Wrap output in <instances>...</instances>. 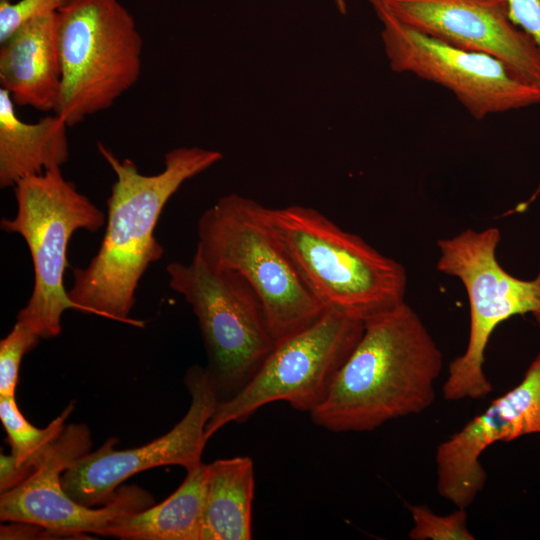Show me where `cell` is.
I'll return each mask as SVG.
<instances>
[{
  "mask_svg": "<svg viewBox=\"0 0 540 540\" xmlns=\"http://www.w3.org/2000/svg\"><path fill=\"white\" fill-rule=\"evenodd\" d=\"M14 101L0 88V187L62 167L69 159L67 123L59 115L26 123L16 114Z\"/></svg>",
  "mask_w": 540,
  "mask_h": 540,
  "instance_id": "cell-16",
  "label": "cell"
},
{
  "mask_svg": "<svg viewBox=\"0 0 540 540\" xmlns=\"http://www.w3.org/2000/svg\"><path fill=\"white\" fill-rule=\"evenodd\" d=\"M513 23L529 35L540 50V0H505Z\"/></svg>",
  "mask_w": 540,
  "mask_h": 540,
  "instance_id": "cell-23",
  "label": "cell"
},
{
  "mask_svg": "<svg viewBox=\"0 0 540 540\" xmlns=\"http://www.w3.org/2000/svg\"><path fill=\"white\" fill-rule=\"evenodd\" d=\"M364 321L327 309L308 327L276 343L254 377L232 397L218 401L207 423L209 440L229 423H243L263 406L284 401L296 410L316 409L358 343Z\"/></svg>",
  "mask_w": 540,
  "mask_h": 540,
  "instance_id": "cell-9",
  "label": "cell"
},
{
  "mask_svg": "<svg viewBox=\"0 0 540 540\" xmlns=\"http://www.w3.org/2000/svg\"><path fill=\"white\" fill-rule=\"evenodd\" d=\"M39 339L37 334L16 322L0 341V396L15 395L22 358Z\"/></svg>",
  "mask_w": 540,
  "mask_h": 540,
  "instance_id": "cell-21",
  "label": "cell"
},
{
  "mask_svg": "<svg viewBox=\"0 0 540 540\" xmlns=\"http://www.w3.org/2000/svg\"><path fill=\"white\" fill-rule=\"evenodd\" d=\"M334 2L341 14H345L347 12L346 0H334Z\"/></svg>",
  "mask_w": 540,
  "mask_h": 540,
  "instance_id": "cell-24",
  "label": "cell"
},
{
  "mask_svg": "<svg viewBox=\"0 0 540 540\" xmlns=\"http://www.w3.org/2000/svg\"><path fill=\"white\" fill-rule=\"evenodd\" d=\"M17 211L2 218L1 229L20 235L29 249L34 285L17 321L40 338L61 333L64 311L81 312L64 287L67 250L78 230L97 232L105 214L75 185L65 179L61 167L22 179L14 186Z\"/></svg>",
  "mask_w": 540,
  "mask_h": 540,
  "instance_id": "cell-6",
  "label": "cell"
},
{
  "mask_svg": "<svg viewBox=\"0 0 540 540\" xmlns=\"http://www.w3.org/2000/svg\"><path fill=\"white\" fill-rule=\"evenodd\" d=\"M57 42L55 113L68 127L109 109L140 77L142 37L119 0H69L57 12Z\"/></svg>",
  "mask_w": 540,
  "mask_h": 540,
  "instance_id": "cell-5",
  "label": "cell"
},
{
  "mask_svg": "<svg viewBox=\"0 0 540 540\" xmlns=\"http://www.w3.org/2000/svg\"><path fill=\"white\" fill-rule=\"evenodd\" d=\"M69 0H0V43L23 24L35 18L57 13Z\"/></svg>",
  "mask_w": 540,
  "mask_h": 540,
  "instance_id": "cell-22",
  "label": "cell"
},
{
  "mask_svg": "<svg viewBox=\"0 0 540 540\" xmlns=\"http://www.w3.org/2000/svg\"><path fill=\"white\" fill-rule=\"evenodd\" d=\"M368 1H371V0H368Z\"/></svg>",
  "mask_w": 540,
  "mask_h": 540,
  "instance_id": "cell-25",
  "label": "cell"
},
{
  "mask_svg": "<svg viewBox=\"0 0 540 540\" xmlns=\"http://www.w3.org/2000/svg\"><path fill=\"white\" fill-rule=\"evenodd\" d=\"M254 489L250 457L205 464L202 540L251 539Z\"/></svg>",
  "mask_w": 540,
  "mask_h": 540,
  "instance_id": "cell-17",
  "label": "cell"
},
{
  "mask_svg": "<svg viewBox=\"0 0 540 540\" xmlns=\"http://www.w3.org/2000/svg\"><path fill=\"white\" fill-rule=\"evenodd\" d=\"M498 228L467 229L438 241L440 272L458 278L467 293L470 311L465 352L450 364L443 385L449 401L478 399L492 391L484 372L485 350L493 331L514 315L530 313L540 326V268L531 280L510 275L499 264Z\"/></svg>",
  "mask_w": 540,
  "mask_h": 540,
  "instance_id": "cell-7",
  "label": "cell"
},
{
  "mask_svg": "<svg viewBox=\"0 0 540 540\" xmlns=\"http://www.w3.org/2000/svg\"><path fill=\"white\" fill-rule=\"evenodd\" d=\"M91 444L85 425L65 426L36 469L1 492V521L39 525L66 538L84 537L85 533L107 537L116 519L151 506L152 496L137 486L119 488L114 498L99 508L80 504L66 493L62 474L89 452Z\"/></svg>",
  "mask_w": 540,
  "mask_h": 540,
  "instance_id": "cell-11",
  "label": "cell"
},
{
  "mask_svg": "<svg viewBox=\"0 0 540 540\" xmlns=\"http://www.w3.org/2000/svg\"><path fill=\"white\" fill-rule=\"evenodd\" d=\"M166 273L198 320L219 401L232 397L276 345L258 296L241 276L209 266L196 253L189 263H169Z\"/></svg>",
  "mask_w": 540,
  "mask_h": 540,
  "instance_id": "cell-8",
  "label": "cell"
},
{
  "mask_svg": "<svg viewBox=\"0 0 540 540\" xmlns=\"http://www.w3.org/2000/svg\"><path fill=\"white\" fill-rule=\"evenodd\" d=\"M412 518V540H474L467 526L466 508L456 507L448 515H437L424 504L407 505Z\"/></svg>",
  "mask_w": 540,
  "mask_h": 540,
  "instance_id": "cell-20",
  "label": "cell"
},
{
  "mask_svg": "<svg viewBox=\"0 0 540 540\" xmlns=\"http://www.w3.org/2000/svg\"><path fill=\"white\" fill-rule=\"evenodd\" d=\"M191 397L184 417L166 434L140 447L115 450L117 439H108L88 452L61 477L66 493L85 506L105 505L129 477L145 470L178 465L191 470L201 464L208 441L206 426L219 401L207 368L191 367L185 376Z\"/></svg>",
  "mask_w": 540,
  "mask_h": 540,
  "instance_id": "cell-12",
  "label": "cell"
},
{
  "mask_svg": "<svg viewBox=\"0 0 540 540\" xmlns=\"http://www.w3.org/2000/svg\"><path fill=\"white\" fill-rule=\"evenodd\" d=\"M443 355L419 315L403 302L365 321L312 421L332 432H369L416 415L435 400Z\"/></svg>",
  "mask_w": 540,
  "mask_h": 540,
  "instance_id": "cell-2",
  "label": "cell"
},
{
  "mask_svg": "<svg viewBox=\"0 0 540 540\" xmlns=\"http://www.w3.org/2000/svg\"><path fill=\"white\" fill-rule=\"evenodd\" d=\"M265 219L311 295L364 322L405 302L407 274L360 236L312 207L264 209Z\"/></svg>",
  "mask_w": 540,
  "mask_h": 540,
  "instance_id": "cell-3",
  "label": "cell"
},
{
  "mask_svg": "<svg viewBox=\"0 0 540 540\" xmlns=\"http://www.w3.org/2000/svg\"><path fill=\"white\" fill-rule=\"evenodd\" d=\"M97 147L116 179L107 199L99 250L87 266L72 270L68 295L83 313L143 327L142 321L129 315L143 274L164 255L154 235L159 217L185 181L212 167L223 155L196 146L177 147L165 154L162 171L145 175L132 160L118 159L102 143Z\"/></svg>",
  "mask_w": 540,
  "mask_h": 540,
  "instance_id": "cell-1",
  "label": "cell"
},
{
  "mask_svg": "<svg viewBox=\"0 0 540 540\" xmlns=\"http://www.w3.org/2000/svg\"><path fill=\"white\" fill-rule=\"evenodd\" d=\"M264 209L239 194L220 197L198 220L195 253L209 266L234 272L249 284L277 343L314 323L325 309L270 229Z\"/></svg>",
  "mask_w": 540,
  "mask_h": 540,
  "instance_id": "cell-4",
  "label": "cell"
},
{
  "mask_svg": "<svg viewBox=\"0 0 540 540\" xmlns=\"http://www.w3.org/2000/svg\"><path fill=\"white\" fill-rule=\"evenodd\" d=\"M370 3L382 24L381 39L392 71L444 87L476 120L540 103V84L520 77L498 58L418 31L380 3Z\"/></svg>",
  "mask_w": 540,
  "mask_h": 540,
  "instance_id": "cell-10",
  "label": "cell"
},
{
  "mask_svg": "<svg viewBox=\"0 0 540 540\" xmlns=\"http://www.w3.org/2000/svg\"><path fill=\"white\" fill-rule=\"evenodd\" d=\"M73 403L43 429L33 426L20 412L13 396H0V419L11 446L10 455H1L0 490L22 482L40 464L53 441L65 427Z\"/></svg>",
  "mask_w": 540,
  "mask_h": 540,
  "instance_id": "cell-19",
  "label": "cell"
},
{
  "mask_svg": "<svg viewBox=\"0 0 540 540\" xmlns=\"http://www.w3.org/2000/svg\"><path fill=\"white\" fill-rule=\"evenodd\" d=\"M529 434H540V353L516 386L446 439V448L460 465L475 467L492 444Z\"/></svg>",
  "mask_w": 540,
  "mask_h": 540,
  "instance_id": "cell-15",
  "label": "cell"
},
{
  "mask_svg": "<svg viewBox=\"0 0 540 540\" xmlns=\"http://www.w3.org/2000/svg\"><path fill=\"white\" fill-rule=\"evenodd\" d=\"M0 44L1 88L17 105L55 111L61 85L57 13L28 21Z\"/></svg>",
  "mask_w": 540,
  "mask_h": 540,
  "instance_id": "cell-14",
  "label": "cell"
},
{
  "mask_svg": "<svg viewBox=\"0 0 540 540\" xmlns=\"http://www.w3.org/2000/svg\"><path fill=\"white\" fill-rule=\"evenodd\" d=\"M402 23L470 51L498 58L540 84V50L511 20L505 0H371Z\"/></svg>",
  "mask_w": 540,
  "mask_h": 540,
  "instance_id": "cell-13",
  "label": "cell"
},
{
  "mask_svg": "<svg viewBox=\"0 0 540 540\" xmlns=\"http://www.w3.org/2000/svg\"><path fill=\"white\" fill-rule=\"evenodd\" d=\"M205 464L188 470L182 484L164 501L124 515L107 537L124 540H202Z\"/></svg>",
  "mask_w": 540,
  "mask_h": 540,
  "instance_id": "cell-18",
  "label": "cell"
}]
</instances>
